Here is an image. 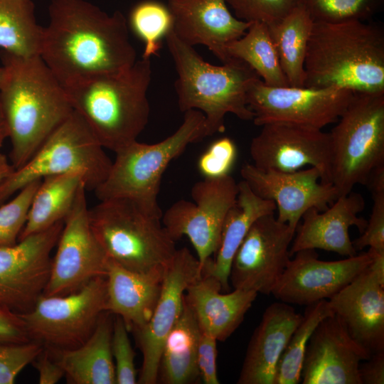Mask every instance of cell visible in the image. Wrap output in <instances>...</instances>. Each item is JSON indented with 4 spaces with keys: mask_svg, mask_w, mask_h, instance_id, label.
Listing matches in <instances>:
<instances>
[{
    "mask_svg": "<svg viewBox=\"0 0 384 384\" xmlns=\"http://www.w3.org/2000/svg\"><path fill=\"white\" fill-rule=\"evenodd\" d=\"M7 138H9L8 129L0 107V148Z\"/></svg>",
    "mask_w": 384,
    "mask_h": 384,
    "instance_id": "cell-48",
    "label": "cell"
},
{
    "mask_svg": "<svg viewBox=\"0 0 384 384\" xmlns=\"http://www.w3.org/2000/svg\"><path fill=\"white\" fill-rule=\"evenodd\" d=\"M0 107L7 127L14 169L24 165L73 113L66 91L40 55L21 57L4 50Z\"/></svg>",
    "mask_w": 384,
    "mask_h": 384,
    "instance_id": "cell-2",
    "label": "cell"
},
{
    "mask_svg": "<svg viewBox=\"0 0 384 384\" xmlns=\"http://www.w3.org/2000/svg\"><path fill=\"white\" fill-rule=\"evenodd\" d=\"M238 193V183L230 175L204 178L191 188L193 202L179 200L162 215L163 225L174 241L183 236L189 239L201 272L218 249L225 217Z\"/></svg>",
    "mask_w": 384,
    "mask_h": 384,
    "instance_id": "cell-11",
    "label": "cell"
},
{
    "mask_svg": "<svg viewBox=\"0 0 384 384\" xmlns=\"http://www.w3.org/2000/svg\"><path fill=\"white\" fill-rule=\"evenodd\" d=\"M304 86L384 92V29L368 21H314Z\"/></svg>",
    "mask_w": 384,
    "mask_h": 384,
    "instance_id": "cell-3",
    "label": "cell"
},
{
    "mask_svg": "<svg viewBox=\"0 0 384 384\" xmlns=\"http://www.w3.org/2000/svg\"><path fill=\"white\" fill-rule=\"evenodd\" d=\"M82 185L85 183L82 176L75 173L42 178L18 240L63 221L71 210Z\"/></svg>",
    "mask_w": 384,
    "mask_h": 384,
    "instance_id": "cell-30",
    "label": "cell"
},
{
    "mask_svg": "<svg viewBox=\"0 0 384 384\" xmlns=\"http://www.w3.org/2000/svg\"><path fill=\"white\" fill-rule=\"evenodd\" d=\"M328 301L354 340L370 354L384 351V277L368 266Z\"/></svg>",
    "mask_w": 384,
    "mask_h": 384,
    "instance_id": "cell-21",
    "label": "cell"
},
{
    "mask_svg": "<svg viewBox=\"0 0 384 384\" xmlns=\"http://www.w3.org/2000/svg\"><path fill=\"white\" fill-rule=\"evenodd\" d=\"M129 330L122 320L117 315L114 316L112 353L114 361L116 383H137V372L135 368V353L132 346Z\"/></svg>",
    "mask_w": 384,
    "mask_h": 384,
    "instance_id": "cell-40",
    "label": "cell"
},
{
    "mask_svg": "<svg viewBox=\"0 0 384 384\" xmlns=\"http://www.w3.org/2000/svg\"><path fill=\"white\" fill-rule=\"evenodd\" d=\"M353 93L338 87H272L257 78L247 100L257 126L284 122L322 129L337 122Z\"/></svg>",
    "mask_w": 384,
    "mask_h": 384,
    "instance_id": "cell-12",
    "label": "cell"
},
{
    "mask_svg": "<svg viewBox=\"0 0 384 384\" xmlns=\"http://www.w3.org/2000/svg\"><path fill=\"white\" fill-rule=\"evenodd\" d=\"M201 274L197 257L186 247L177 249L165 270L160 294L151 318L142 327L132 331L142 353L137 383H157L164 343L181 314L188 286Z\"/></svg>",
    "mask_w": 384,
    "mask_h": 384,
    "instance_id": "cell-17",
    "label": "cell"
},
{
    "mask_svg": "<svg viewBox=\"0 0 384 384\" xmlns=\"http://www.w3.org/2000/svg\"><path fill=\"white\" fill-rule=\"evenodd\" d=\"M200 333L197 319L184 299L181 314L162 347L157 383L193 384L198 381Z\"/></svg>",
    "mask_w": 384,
    "mask_h": 384,
    "instance_id": "cell-29",
    "label": "cell"
},
{
    "mask_svg": "<svg viewBox=\"0 0 384 384\" xmlns=\"http://www.w3.org/2000/svg\"><path fill=\"white\" fill-rule=\"evenodd\" d=\"M334 314L328 299L306 305L302 320L293 331L279 360L274 384H298L305 351L319 324Z\"/></svg>",
    "mask_w": 384,
    "mask_h": 384,
    "instance_id": "cell-34",
    "label": "cell"
},
{
    "mask_svg": "<svg viewBox=\"0 0 384 384\" xmlns=\"http://www.w3.org/2000/svg\"><path fill=\"white\" fill-rule=\"evenodd\" d=\"M370 355L333 314L323 319L311 336L304 353L301 382L361 384L359 366Z\"/></svg>",
    "mask_w": 384,
    "mask_h": 384,
    "instance_id": "cell-20",
    "label": "cell"
},
{
    "mask_svg": "<svg viewBox=\"0 0 384 384\" xmlns=\"http://www.w3.org/2000/svg\"><path fill=\"white\" fill-rule=\"evenodd\" d=\"M63 223L28 235L15 245L0 246V307L24 313L43 294L50 274L51 253Z\"/></svg>",
    "mask_w": 384,
    "mask_h": 384,
    "instance_id": "cell-14",
    "label": "cell"
},
{
    "mask_svg": "<svg viewBox=\"0 0 384 384\" xmlns=\"http://www.w3.org/2000/svg\"><path fill=\"white\" fill-rule=\"evenodd\" d=\"M329 132L331 183L338 197L384 166V92H354Z\"/></svg>",
    "mask_w": 384,
    "mask_h": 384,
    "instance_id": "cell-9",
    "label": "cell"
},
{
    "mask_svg": "<svg viewBox=\"0 0 384 384\" xmlns=\"http://www.w3.org/2000/svg\"><path fill=\"white\" fill-rule=\"evenodd\" d=\"M217 340L211 335L201 331L197 363L200 379L205 384H218L217 373Z\"/></svg>",
    "mask_w": 384,
    "mask_h": 384,
    "instance_id": "cell-43",
    "label": "cell"
},
{
    "mask_svg": "<svg viewBox=\"0 0 384 384\" xmlns=\"http://www.w3.org/2000/svg\"><path fill=\"white\" fill-rule=\"evenodd\" d=\"M150 58L123 70L90 76L63 86L71 106L105 148L114 153L137 140L149 122Z\"/></svg>",
    "mask_w": 384,
    "mask_h": 384,
    "instance_id": "cell-4",
    "label": "cell"
},
{
    "mask_svg": "<svg viewBox=\"0 0 384 384\" xmlns=\"http://www.w3.org/2000/svg\"><path fill=\"white\" fill-rule=\"evenodd\" d=\"M160 207L116 198L89 208L91 228L109 260L134 272L164 276L176 243L163 225Z\"/></svg>",
    "mask_w": 384,
    "mask_h": 384,
    "instance_id": "cell-6",
    "label": "cell"
},
{
    "mask_svg": "<svg viewBox=\"0 0 384 384\" xmlns=\"http://www.w3.org/2000/svg\"><path fill=\"white\" fill-rule=\"evenodd\" d=\"M240 174L256 195L275 203L277 220L295 231L305 212L311 208L324 211L338 197L331 183L321 182V173L315 167L282 172L245 163Z\"/></svg>",
    "mask_w": 384,
    "mask_h": 384,
    "instance_id": "cell-18",
    "label": "cell"
},
{
    "mask_svg": "<svg viewBox=\"0 0 384 384\" xmlns=\"http://www.w3.org/2000/svg\"><path fill=\"white\" fill-rule=\"evenodd\" d=\"M129 23L144 43L142 58L157 55L161 41L173 28V18L167 5L155 0H144L131 10Z\"/></svg>",
    "mask_w": 384,
    "mask_h": 384,
    "instance_id": "cell-35",
    "label": "cell"
},
{
    "mask_svg": "<svg viewBox=\"0 0 384 384\" xmlns=\"http://www.w3.org/2000/svg\"><path fill=\"white\" fill-rule=\"evenodd\" d=\"M38 372L40 384H55L65 376L54 352L46 347L32 362Z\"/></svg>",
    "mask_w": 384,
    "mask_h": 384,
    "instance_id": "cell-45",
    "label": "cell"
},
{
    "mask_svg": "<svg viewBox=\"0 0 384 384\" xmlns=\"http://www.w3.org/2000/svg\"><path fill=\"white\" fill-rule=\"evenodd\" d=\"M163 277L134 272L108 260L107 311L120 316L129 331L142 327L156 306Z\"/></svg>",
    "mask_w": 384,
    "mask_h": 384,
    "instance_id": "cell-26",
    "label": "cell"
},
{
    "mask_svg": "<svg viewBox=\"0 0 384 384\" xmlns=\"http://www.w3.org/2000/svg\"><path fill=\"white\" fill-rule=\"evenodd\" d=\"M43 27L32 0H0V48L21 57L40 55Z\"/></svg>",
    "mask_w": 384,
    "mask_h": 384,
    "instance_id": "cell-33",
    "label": "cell"
},
{
    "mask_svg": "<svg viewBox=\"0 0 384 384\" xmlns=\"http://www.w3.org/2000/svg\"><path fill=\"white\" fill-rule=\"evenodd\" d=\"M365 207L361 193L351 191L338 197L324 211L316 208L308 210L302 215V225L297 228V235L290 255L302 250H323L342 256L352 257L357 254L349 235V228L356 226L361 233L365 230L367 220L358 214Z\"/></svg>",
    "mask_w": 384,
    "mask_h": 384,
    "instance_id": "cell-23",
    "label": "cell"
},
{
    "mask_svg": "<svg viewBox=\"0 0 384 384\" xmlns=\"http://www.w3.org/2000/svg\"><path fill=\"white\" fill-rule=\"evenodd\" d=\"M221 291L220 283L204 265L201 274L188 286L184 299L201 331L224 341L243 321L257 293L238 289L225 294Z\"/></svg>",
    "mask_w": 384,
    "mask_h": 384,
    "instance_id": "cell-25",
    "label": "cell"
},
{
    "mask_svg": "<svg viewBox=\"0 0 384 384\" xmlns=\"http://www.w3.org/2000/svg\"><path fill=\"white\" fill-rule=\"evenodd\" d=\"M113 315L109 311H105L90 336L80 346L66 350L51 349L63 369L68 383H116L112 353Z\"/></svg>",
    "mask_w": 384,
    "mask_h": 384,
    "instance_id": "cell-27",
    "label": "cell"
},
{
    "mask_svg": "<svg viewBox=\"0 0 384 384\" xmlns=\"http://www.w3.org/2000/svg\"><path fill=\"white\" fill-rule=\"evenodd\" d=\"M366 186L372 196V210L365 230L352 243L356 251L368 247L384 252V166L372 173Z\"/></svg>",
    "mask_w": 384,
    "mask_h": 384,
    "instance_id": "cell-38",
    "label": "cell"
},
{
    "mask_svg": "<svg viewBox=\"0 0 384 384\" xmlns=\"http://www.w3.org/2000/svg\"><path fill=\"white\" fill-rule=\"evenodd\" d=\"M29 341L31 340L19 314L0 307V343H24Z\"/></svg>",
    "mask_w": 384,
    "mask_h": 384,
    "instance_id": "cell-44",
    "label": "cell"
},
{
    "mask_svg": "<svg viewBox=\"0 0 384 384\" xmlns=\"http://www.w3.org/2000/svg\"><path fill=\"white\" fill-rule=\"evenodd\" d=\"M295 233L278 221L274 213L257 218L233 259L229 276L233 287L271 294L290 260Z\"/></svg>",
    "mask_w": 384,
    "mask_h": 384,
    "instance_id": "cell-15",
    "label": "cell"
},
{
    "mask_svg": "<svg viewBox=\"0 0 384 384\" xmlns=\"http://www.w3.org/2000/svg\"><path fill=\"white\" fill-rule=\"evenodd\" d=\"M275 210L276 205L273 201L256 195L245 181L238 183L237 198L225 217L215 257L204 264L219 281L222 290L230 289L229 276L233 259L251 225L260 217L273 213Z\"/></svg>",
    "mask_w": 384,
    "mask_h": 384,
    "instance_id": "cell-28",
    "label": "cell"
},
{
    "mask_svg": "<svg viewBox=\"0 0 384 384\" xmlns=\"http://www.w3.org/2000/svg\"><path fill=\"white\" fill-rule=\"evenodd\" d=\"M112 161L83 119L73 110L31 159L0 183V205L28 183L44 177L75 173L95 191L107 177Z\"/></svg>",
    "mask_w": 384,
    "mask_h": 384,
    "instance_id": "cell-7",
    "label": "cell"
},
{
    "mask_svg": "<svg viewBox=\"0 0 384 384\" xmlns=\"http://www.w3.org/2000/svg\"><path fill=\"white\" fill-rule=\"evenodd\" d=\"M165 39L178 75L174 87L178 107L183 112L196 110L204 114L206 137L225 131L228 113L242 120L253 119L247 95L260 77L249 65L233 58L222 65L208 63L181 41L173 28Z\"/></svg>",
    "mask_w": 384,
    "mask_h": 384,
    "instance_id": "cell-5",
    "label": "cell"
},
{
    "mask_svg": "<svg viewBox=\"0 0 384 384\" xmlns=\"http://www.w3.org/2000/svg\"><path fill=\"white\" fill-rule=\"evenodd\" d=\"M4 77H5L4 68L3 67H1L0 68V87L4 80Z\"/></svg>",
    "mask_w": 384,
    "mask_h": 384,
    "instance_id": "cell-49",
    "label": "cell"
},
{
    "mask_svg": "<svg viewBox=\"0 0 384 384\" xmlns=\"http://www.w3.org/2000/svg\"><path fill=\"white\" fill-rule=\"evenodd\" d=\"M41 181L38 179L28 183L12 199L0 205V246L13 245L18 241Z\"/></svg>",
    "mask_w": 384,
    "mask_h": 384,
    "instance_id": "cell-37",
    "label": "cell"
},
{
    "mask_svg": "<svg viewBox=\"0 0 384 384\" xmlns=\"http://www.w3.org/2000/svg\"><path fill=\"white\" fill-rule=\"evenodd\" d=\"M314 21H368L379 13L384 0H303Z\"/></svg>",
    "mask_w": 384,
    "mask_h": 384,
    "instance_id": "cell-36",
    "label": "cell"
},
{
    "mask_svg": "<svg viewBox=\"0 0 384 384\" xmlns=\"http://www.w3.org/2000/svg\"><path fill=\"white\" fill-rule=\"evenodd\" d=\"M173 30L183 43L206 46L222 63L225 46L242 36L252 22L233 16L226 0H168Z\"/></svg>",
    "mask_w": 384,
    "mask_h": 384,
    "instance_id": "cell-22",
    "label": "cell"
},
{
    "mask_svg": "<svg viewBox=\"0 0 384 384\" xmlns=\"http://www.w3.org/2000/svg\"><path fill=\"white\" fill-rule=\"evenodd\" d=\"M36 341L0 343V384H12L18 373L43 350Z\"/></svg>",
    "mask_w": 384,
    "mask_h": 384,
    "instance_id": "cell-41",
    "label": "cell"
},
{
    "mask_svg": "<svg viewBox=\"0 0 384 384\" xmlns=\"http://www.w3.org/2000/svg\"><path fill=\"white\" fill-rule=\"evenodd\" d=\"M228 58H233L249 65L268 86H289L282 69L268 26L252 22L245 33L225 46Z\"/></svg>",
    "mask_w": 384,
    "mask_h": 384,
    "instance_id": "cell-32",
    "label": "cell"
},
{
    "mask_svg": "<svg viewBox=\"0 0 384 384\" xmlns=\"http://www.w3.org/2000/svg\"><path fill=\"white\" fill-rule=\"evenodd\" d=\"M237 157V147L233 139L225 137L213 142L198 160L199 172L207 178L230 175Z\"/></svg>",
    "mask_w": 384,
    "mask_h": 384,
    "instance_id": "cell-42",
    "label": "cell"
},
{
    "mask_svg": "<svg viewBox=\"0 0 384 384\" xmlns=\"http://www.w3.org/2000/svg\"><path fill=\"white\" fill-rule=\"evenodd\" d=\"M205 137V116L196 110L184 112L182 124L155 144L137 141L117 151L106 179L94 191L100 201L127 198L158 207L161 178L169 164L188 144Z\"/></svg>",
    "mask_w": 384,
    "mask_h": 384,
    "instance_id": "cell-8",
    "label": "cell"
},
{
    "mask_svg": "<svg viewBox=\"0 0 384 384\" xmlns=\"http://www.w3.org/2000/svg\"><path fill=\"white\" fill-rule=\"evenodd\" d=\"M48 14L40 56L63 86L123 70L137 61L119 11L110 15L87 0H50Z\"/></svg>",
    "mask_w": 384,
    "mask_h": 384,
    "instance_id": "cell-1",
    "label": "cell"
},
{
    "mask_svg": "<svg viewBox=\"0 0 384 384\" xmlns=\"http://www.w3.org/2000/svg\"><path fill=\"white\" fill-rule=\"evenodd\" d=\"M226 3L238 18L270 26L302 5L303 0H226Z\"/></svg>",
    "mask_w": 384,
    "mask_h": 384,
    "instance_id": "cell-39",
    "label": "cell"
},
{
    "mask_svg": "<svg viewBox=\"0 0 384 384\" xmlns=\"http://www.w3.org/2000/svg\"><path fill=\"white\" fill-rule=\"evenodd\" d=\"M302 318L280 301L266 308L249 341L238 384H274L279 360Z\"/></svg>",
    "mask_w": 384,
    "mask_h": 384,
    "instance_id": "cell-24",
    "label": "cell"
},
{
    "mask_svg": "<svg viewBox=\"0 0 384 384\" xmlns=\"http://www.w3.org/2000/svg\"><path fill=\"white\" fill-rule=\"evenodd\" d=\"M261 127L250 144L252 164L260 169L282 172H293L309 166L319 171L321 183H331L329 133L284 122Z\"/></svg>",
    "mask_w": 384,
    "mask_h": 384,
    "instance_id": "cell-16",
    "label": "cell"
},
{
    "mask_svg": "<svg viewBox=\"0 0 384 384\" xmlns=\"http://www.w3.org/2000/svg\"><path fill=\"white\" fill-rule=\"evenodd\" d=\"M359 366L361 384L384 383V351L370 355V358Z\"/></svg>",
    "mask_w": 384,
    "mask_h": 384,
    "instance_id": "cell-46",
    "label": "cell"
},
{
    "mask_svg": "<svg viewBox=\"0 0 384 384\" xmlns=\"http://www.w3.org/2000/svg\"><path fill=\"white\" fill-rule=\"evenodd\" d=\"M14 170L7 157L0 153V183Z\"/></svg>",
    "mask_w": 384,
    "mask_h": 384,
    "instance_id": "cell-47",
    "label": "cell"
},
{
    "mask_svg": "<svg viewBox=\"0 0 384 384\" xmlns=\"http://www.w3.org/2000/svg\"><path fill=\"white\" fill-rule=\"evenodd\" d=\"M86 191L82 185L64 219L44 295H66L106 276L109 259L91 228Z\"/></svg>",
    "mask_w": 384,
    "mask_h": 384,
    "instance_id": "cell-13",
    "label": "cell"
},
{
    "mask_svg": "<svg viewBox=\"0 0 384 384\" xmlns=\"http://www.w3.org/2000/svg\"><path fill=\"white\" fill-rule=\"evenodd\" d=\"M313 23V19L302 4L279 21L268 26L289 86H304V62Z\"/></svg>",
    "mask_w": 384,
    "mask_h": 384,
    "instance_id": "cell-31",
    "label": "cell"
},
{
    "mask_svg": "<svg viewBox=\"0 0 384 384\" xmlns=\"http://www.w3.org/2000/svg\"><path fill=\"white\" fill-rule=\"evenodd\" d=\"M107 311L105 277L93 278L80 289L66 294H43L28 311L19 313L29 338L52 350L82 345Z\"/></svg>",
    "mask_w": 384,
    "mask_h": 384,
    "instance_id": "cell-10",
    "label": "cell"
},
{
    "mask_svg": "<svg viewBox=\"0 0 384 384\" xmlns=\"http://www.w3.org/2000/svg\"><path fill=\"white\" fill-rule=\"evenodd\" d=\"M294 255L271 294L282 302L306 306L330 299L372 261L370 250L336 261L319 260L318 253L311 249Z\"/></svg>",
    "mask_w": 384,
    "mask_h": 384,
    "instance_id": "cell-19",
    "label": "cell"
}]
</instances>
